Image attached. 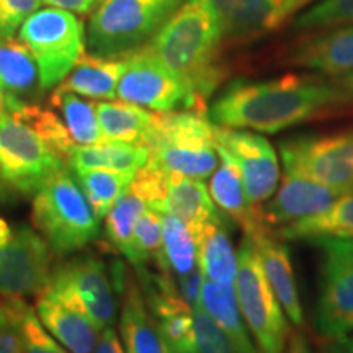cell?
Segmentation results:
<instances>
[{"label": "cell", "mask_w": 353, "mask_h": 353, "mask_svg": "<svg viewBox=\"0 0 353 353\" xmlns=\"http://www.w3.org/2000/svg\"><path fill=\"white\" fill-rule=\"evenodd\" d=\"M342 87L319 77L286 74L270 81H236L208 110L216 126L275 134L347 101Z\"/></svg>", "instance_id": "6da1fadb"}, {"label": "cell", "mask_w": 353, "mask_h": 353, "mask_svg": "<svg viewBox=\"0 0 353 353\" xmlns=\"http://www.w3.org/2000/svg\"><path fill=\"white\" fill-rule=\"evenodd\" d=\"M223 38L219 20L210 3L185 0L145 46L206 107V100L224 77L219 59Z\"/></svg>", "instance_id": "7a4b0ae2"}, {"label": "cell", "mask_w": 353, "mask_h": 353, "mask_svg": "<svg viewBox=\"0 0 353 353\" xmlns=\"http://www.w3.org/2000/svg\"><path fill=\"white\" fill-rule=\"evenodd\" d=\"M145 145L149 164L169 175L206 180L219 164L214 123L200 110L156 113Z\"/></svg>", "instance_id": "3957f363"}, {"label": "cell", "mask_w": 353, "mask_h": 353, "mask_svg": "<svg viewBox=\"0 0 353 353\" xmlns=\"http://www.w3.org/2000/svg\"><path fill=\"white\" fill-rule=\"evenodd\" d=\"M32 198L33 228L54 254L79 252L99 237L100 219L69 169L48 180Z\"/></svg>", "instance_id": "277c9868"}, {"label": "cell", "mask_w": 353, "mask_h": 353, "mask_svg": "<svg viewBox=\"0 0 353 353\" xmlns=\"http://www.w3.org/2000/svg\"><path fill=\"white\" fill-rule=\"evenodd\" d=\"M185 0H99L85 28L88 54L125 57L151 41Z\"/></svg>", "instance_id": "5b68a950"}, {"label": "cell", "mask_w": 353, "mask_h": 353, "mask_svg": "<svg viewBox=\"0 0 353 353\" xmlns=\"http://www.w3.org/2000/svg\"><path fill=\"white\" fill-rule=\"evenodd\" d=\"M234 291L242 319L259 352L285 353L290 342L288 317L265 276L252 239L247 236H244L237 250Z\"/></svg>", "instance_id": "8992f818"}, {"label": "cell", "mask_w": 353, "mask_h": 353, "mask_svg": "<svg viewBox=\"0 0 353 353\" xmlns=\"http://www.w3.org/2000/svg\"><path fill=\"white\" fill-rule=\"evenodd\" d=\"M19 39L37 61L44 90L59 85L85 54V28L63 8H38L23 21Z\"/></svg>", "instance_id": "52a82bcc"}, {"label": "cell", "mask_w": 353, "mask_h": 353, "mask_svg": "<svg viewBox=\"0 0 353 353\" xmlns=\"http://www.w3.org/2000/svg\"><path fill=\"white\" fill-rule=\"evenodd\" d=\"M0 167L15 195L33 196L48 180L69 169L68 161L19 117L0 121Z\"/></svg>", "instance_id": "ba28073f"}, {"label": "cell", "mask_w": 353, "mask_h": 353, "mask_svg": "<svg viewBox=\"0 0 353 353\" xmlns=\"http://www.w3.org/2000/svg\"><path fill=\"white\" fill-rule=\"evenodd\" d=\"M319 293L314 327L327 341L353 332V239L319 237Z\"/></svg>", "instance_id": "9c48e42d"}, {"label": "cell", "mask_w": 353, "mask_h": 353, "mask_svg": "<svg viewBox=\"0 0 353 353\" xmlns=\"http://www.w3.org/2000/svg\"><path fill=\"white\" fill-rule=\"evenodd\" d=\"M52 270V250L41 234L0 216V296H39Z\"/></svg>", "instance_id": "30bf717a"}, {"label": "cell", "mask_w": 353, "mask_h": 353, "mask_svg": "<svg viewBox=\"0 0 353 353\" xmlns=\"http://www.w3.org/2000/svg\"><path fill=\"white\" fill-rule=\"evenodd\" d=\"M117 97L154 113L179 110L206 112V107L196 99L192 88L162 64L148 46L125 56V69L118 82Z\"/></svg>", "instance_id": "8fae6325"}, {"label": "cell", "mask_w": 353, "mask_h": 353, "mask_svg": "<svg viewBox=\"0 0 353 353\" xmlns=\"http://www.w3.org/2000/svg\"><path fill=\"white\" fill-rule=\"evenodd\" d=\"M121 286L123 281L117 285L107 263L100 257L81 255L54 268L46 288L72 306L82 309L103 330L113 327L117 319V291H121Z\"/></svg>", "instance_id": "7c38bea8"}, {"label": "cell", "mask_w": 353, "mask_h": 353, "mask_svg": "<svg viewBox=\"0 0 353 353\" xmlns=\"http://www.w3.org/2000/svg\"><path fill=\"white\" fill-rule=\"evenodd\" d=\"M280 154L285 170L306 175L341 195L353 192V130L285 139Z\"/></svg>", "instance_id": "4fadbf2b"}, {"label": "cell", "mask_w": 353, "mask_h": 353, "mask_svg": "<svg viewBox=\"0 0 353 353\" xmlns=\"http://www.w3.org/2000/svg\"><path fill=\"white\" fill-rule=\"evenodd\" d=\"M214 143L237 165L247 196L254 205L260 206L275 193L280 182V161L270 141L255 131L214 125Z\"/></svg>", "instance_id": "5bb4252c"}, {"label": "cell", "mask_w": 353, "mask_h": 353, "mask_svg": "<svg viewBox=\"0 0 353 353\" xmlns=\"http://www.w3.org/2000/svg\"><path fill=\"white\" fill-rule=\"evenodd\" d=\"M167 185H169V174L148 164L132 176L131 183L105 216V237L110 245L125 257L130 250L132 231L139 216L148 208L162 213Z\"/></svg>", "instance_id": "9a60e30c"}, {"label": "cell", "mask_w": 353, "mask_h": 353, "mask_svg": "<svg viewBox=\"0 0 353 353\" xmlns=\"http://www.w3.org/2000/svg\"><path fill=\"white\" fill-rule=\"evenodd\" d=\"M143 290L149 311L174 353H196L193 307L180 296L170 275L152 273L139 268Z\"/></svg>", "instance_id": "2e32d148"}, {"label": "cell", "mask_w": 353, "mask_h": 353, "mask_svg": "<svg viewBox=\"0 0 353 353\" xmlns=\"http://www.w3.org/2000/svg\"><path fill=\"white\" fill-rule=\"evenodd\" d=\"M339 196L341 193L306 175L285 170L275 195L268 198L263 206L260 205V211L268 226L281 228L321 213Z\"/></svg>", "instance_id": "e0dca14e"}, {"label": "cell", "mask_w": 353, "mask_h": 353, "mask_svg": "<svg viewBox=\"0 0 353 353\" xmlns=\"http://www.w3.org/2000/svg\"><path fill=\"white\" fill-rule=\"evenodd\" d=\"M37 316L44 329L70 353H94L101 329L82 309L44 288L38 296Z\"/></svg>", "instance_id": "ac0fdd59"}, {"label": "cell", "mask_w": 353, "mask_h": 353, "mask_svg": "<svg viewBox=\"0 0 353 353\" xmlns=\"http://www.w3.org/2000/svg\"><path fill=\"white\" fill-rule=\"evenodd\" d=\"M224 37L254 38L275 30L291 15V0H206Z\"/></svg>", "instance_id": "d6986e66"}, {"label": "cell", "mask_w": 353, "mask_h": 353, "mask_svg": "<svg viewBox=\"0 0 353 353\" xmlns=\"http://www.w3.org/2000/svg\"><path fill=\"white\" fill-rule=\"evenodd\" d=\"M247 236V234H244ZM254 242L255 249L262 262V268L270 283L273 293L281 307H283L286 317L294 325L303 324V307L299 301L296 276H294L293 263H291L288 249L275 234H272V228H260L254 234H249Z\"/></svg>", "instance_id": "ffe728a7"}, {"label": "cell", "mask_w": 353, "mask_h": 353, "mask_svg": "<svg viewBox=\"0 0 353 353\" xmlns=\"http://www.w3.org/2000/svg\"><path fill=\"white\" fill-rule=\"evenodd\" d=\"M120 293V337L125 353H174L149 311L138 281L125 276Z\"/></svg>", "instance_id": "44dd1931"}, {"label": "cell", "mask_w": 353, "mask_h": 353, "mask_svg": "<svg viewBox=\"0 0 353 353\" xmlns=\"http://www.w3.org/2000/svg\"><path fill=\"white\" fill-rule=\"evenodd\" d=\"M218 149V148H216ZM219 164L210 176L208 192L221 213L244 229V234H254L260 228L268 226L263 221L260 206L247 196L241 172L226 152L218 149ZM270 228V226H268Z\"/></svg>", "instance_id": "7402d4cb"}, {"label": "cell", "mask_w": 353, "mask_h": 353, "mask_svg": "<svg viewBox=\"0 0 353 353\" xmlns=\"http://www.w3.org/2000/svg\"><path fill=\"white\" fill-rule=\"evenodd\" d=\"M293 63L330 77L353 72V25L330 28V32L303 43L294 51Z\"/></svg>", "instance_id": "603a6c76"}, {"label": "cell", "mask_w": 353, "mask_h": 353, "mask_svg": "<svg viewBox=\"0 0 353 353\" xmlns=\"http://www.w3.org/2000/svg\"><path fill=\"white\" fill-rule=\"evenodd\" d=\"M0 88L25 103H38L44 92L37 61L19 38L0 37Z\"/></svg>", "instance_id": "cb8c5ba5"}, {"label": "cell", "mask_w": 353, "mask_h": 353, "mask_svg": "<svg viewBox=\"0 0 353 353\" xmlns=\"http://www.w3.org/2000/svg\"><path fill=\"white\" fill-rule=\"evenodd\" d=\"M125 69V57L83 54L69 76L54 90L69 92L88 100L117 99V88Z\"/></svg>", "instance_id": "d4e9b609"}, {"label": "cell", "mask_w": 353, "mask_h": 353, "mask_svg": "<svg viewBox=\"0 0 353 353\" xmlns=\"http://www.w3.org/2000/svg\"><path fill=\"white\" fill-rule=\"evenodd\" d=\"M149 148L144 144L101 141L92 145H77L68 159L70 172L107 169L136 175L149 164Z\"/></svg>", "instance_id": "484cf974"}, {"label": "cell", "mask_w": 353, "mask_h": 353, "mask_svg": "<svg viewBox=\"0 0 353 353\" xmlns=\"http://www.w3.org/2000/svg\"><path fill=\"white\" fill-rule=\"evenodd\" d=\"M198 265L203 276L221 285H234L237 275V252L221 216L196 231Z\"/></svg>", "instance_id": "4316f807"}, {"label": "cell", "mask_w": 353, "mask_h": 353, "mask_svg": "<svg viewBox=\"0 0 353 353\" xmlns=\"http://www.w3.org/2000/svg\"><path fill=\"white\" fill-rule=\"evenodd\" d=\"M162 213L176 216L195 232L219 216L205 182L182 175H169Z\"/></svg>", "instance_id": "83f0119b"}, {"label": "cell", "mask_w": 353, "mask_h": 353, "mask_svg": "<svg viewBox=\"0 0 353 353\" xmlns=\"http://www.w3.org/2000/svg\"><path fill=\"white\" fill-rule=\"evenodd\" d=\"M281 241H314L319 237L353 239V192L343 193L324 211L281 226Z\"/></svg>", "instance_id": "f1b7e54d"}, {"label": "cell", "mask_w": 353, "mask_h": 353, "mask_svg": "<svg viewBox=\"0 0 353 353\" xmlns=\"http://www.w3.org/2000/svg\"><path fill=\"white\" fill-rule=\"evenodd\" d=\"M97 118L103 141L145 145L156 113L125 100H101L97 101Z\"/></svg>", "instance_id": "f546056e"}, {"label": "cell", "mask_w": 353, "mask_h": 353, "mask_svg": "<svg viewBox=\"0 0 353 353\" xmlns=\"http://www.w3.org/2000/svg\"><path fill=\"white\" fill-rule=\"evenodd\" d=\"M156 265L159 272L172 278L183 276L200 267L196 232L174 214L162 213V249Z\"/></svg>", "instance_id": "4dcf8cb0"}, {"label": "cell", "mask_w": 353, "mask_h": 353, "mask_svg": "<svg viewBox=\"0 0 353 353\" xmlns=\"http://www.w3.org/2000/svg\"><path fill=\"white\" fill-rule=\"evenodd\" d=\"M200 306L219 327H223L234 339L237 345L247 352L259 350L250 339L249 330L242 319L239 304H237L234 285H221L203 276Z\"/></svg>", "instance_id": "1f68e13d"}, {"label": "cell", "mask_w": 353, "mask_h": 353, "mask_svg": "<svg viewBox=\"0 0 353 353\" xmlns=\"http://www.w3.org/2000/svg\"><path fill=\"white\" fill-rule=\"evenodd\" d=\"M50 105L59 114L76 145H92L103 141L97 118L95 101L85 100L83 97L69 92L54 90Z\"/></svg>", "instance_id": "d6a6232c"}, {"label": "cell", "mask_w": 353, "mask_h": 353, "mask_svg": "<svg viewBox=\"0 0 353 353\" xmlns=\"http://www.w3.org/2000/svg\"><path fill=\"white\" fill-rule=\"evenodd\" d=\"M72 175L76 176L79 187H81L95 216L100 221L105 219L110 208L128 188L132 176H134L131 174L107 169L77 170L72 172Z\"/></svg>", "instance_id": "836d02e7"}, {"label": "cell", "mask_w": 353, "mask_h": 353, "mask_svg": "<svg viewBox=\"0 0 353 353\" xmlns=\"http://www.w3.org/2000/svg\"><path fill=\"white\" fill-rule=\"evenodd\" d=\"M162 249V213L148 208L136 221L126 259L132 267L144 268L149 262H157Z\"/></svg>", "instance_id": "e575fe53"}, {"label": "cell", "mask_w": 353, "mask_h": 353, "mask_svg": "<svg viewBox=\"0 0 353 353\" xmlns=\"http://www.w3.org/2000/svg\"><path fill=\"white\" fill-rule=\"evenodd\" d=\"M353 25V0H321L294 20V30H330Z\"/></svg>", "instance_id": "d590c367"}, {"label": "cell", "mask_w": 353, "mask_h": 353, "mask_svg": "<svg viewBox=\"0 0 353 353\" xmlns=\"http://www.w3.org/2000/svg\"><path fill=\"white\" fill-rule=\"evenodd\" d=\"M193 321L196 353H260L259 350L247 352L237 345L231 335L203 311L200 304L193 307Z\"/></svg>", "instance_id": "8d00e7d4"}, {"label": "cell", "mask_w": 353, "mask_h": 353, "mask_svg": "<svg viewBox=\"0 0 353 353\" xmlns=\"http://www.w3.org/2000/svg\"><path fill=\"white\" fill-rule=\"evenodd\" d=\"M26 306L23 298L0 299V353H23L21 317Z\"/></svg>", "instance_id": "74e56055"}, {"label": "cell", "mask_w": 353, "mask_h": 353, "mask_svg": "<svg viewBox=\"0 0 353 353\" xmlns=\"http://www.w3.org/2000/svg\"><path fill=\"white\" fill-rule=\"evenodd\" d=\"M21 343L23 353H70L44 329L37 311L26 306L21 317Z\"/></svg>", "instance_id": "f35d334b"}, {"label": "cell", "mask_w": 353, "mask_h": 353, "mask_svg": "<svg viewBox=\"0 0 353 353\" xmlns=\"http://www.w3.org/2000/svg\"><path fill=\"white\" fill-rule=\"evenodd\" d=\"M41 3V0H0V37H13Z\"/></svg>", "instance_id": "ab89813d"}, {"label": "cell", "mask_w": 353, "mask_h": 353, "mask_svg": "<svg viewBox=\"0 0 353 353\" xmlns=\"http://www.w3.org/2000/svg\"><path fill=\"white\" fill-rule=\"evenodd\" d=\"M176 286L179 294L188 303L190 306L195 307L200 303V293H201V283H203V273L201 268L196 267L195 270L187 273V275L172 278Z\"/></svg>", "instance_id": "60d3db41"}, {"label": "cell", "mask_w": 353, "mask_h": 353, "mask_svg": "<svg viewBox=\"0 0 353 353\" xmlns=\"http://www.w3.org/2000/svg\"><path fill=\"white\" fill-rule=\"evenodd\" d=\"M48 7L63 8V10L79 13V15H85L95 8L99 0H41Z\"/></svg>", "instance_id": "b9f144b4"}, {"label": "cell", "mask_w": 353, "mask_h": 353, "mask_svg": "<svg viewBox=\"0 0 353 353\" xmlns=\"http://www.w3.org/2000/svg\"><path fill=\"white\" fill-rule=\"evenodd\" d=\"M94 353H125L120 337H118L113 327H105L101 330Z\"/></svg>", "instance_id": "7bdbcfd3"}, {"label": "cell", "mask_w": 353, "mask_h": 353, "mask_svg": "<svg viewBox=\"0 0 353 353\" xmlns=\"http://www.w3.org/2000/svg\"><path fill=\"white\" fill-rule=\"evenodd\" d=\"M324 353H353V335L348 334L345 337L329 341L324 348Z\"/></svg>", "instance_id": "ee69618b"}, {"label": "cell", "mask_w": 353, "mask_h": 353, "mask_svg": "<svg viewBox=\"0 0 353 353\" xmlns=\"http://www.w3.org/2000/svg\"><path fill=\"white\" fill-rule=\"evenodd\" d=\"M285 353H311V348H309L306 339L301 334H296L290 339Z\"/></svg>", "instance_id": "f6af8a7d"}, {"label": "cell", "mask_w": 353, "mask_h": 353, "mask_svg": "<svg viewBox=\"0 0 353 353\" xmlns=\"http://www.w3.org/2000/svg\"><path fill=\"white\" fill-rule=\"evenodd\" d=\"M17 195L12 192V188L8 187V183L6 182V179H3V174H2V167H0V206L6 205L10 200H13Z\"/></svg>", "instance_id": "bcb514c9"}, {"label": "cell", "mask_w": 353, "mask_h": 353, "mask_svg": "<svg viewBox=\"0 0 353 353\" xmlns=\"http://www.w3.org/2000/svg\"><path fill=\"white\" fill-rule=\"evenodd\" d=\"M8 114H10V108H8V97L0 90V121H2L6 117H8Z\"/></svg>", "instance_id": "7dc6e473"}, {"label": "cell", "mask_w": 353, "mask_h": 353, "mask_svg": "<svg viewBox=\"0 0 353 353\" xmlns=\"http://www.w3.org/2000/svg\"><path fill=\"white\" fill-rule=\"evenodd\" d=\"M342 88L347 92L348 95L353 97V72L342 79Z\"/></svg>", "instance_id": "c3c4849f"}, {"label": "cell", "mask_w": 353, "mask_h": 353, "mask_svg": "<svg viewBox=\"0 0 353 353\" xmlns=\"http://www.w3.org/2000/svg\"><path fill=\"white\" fill-rule=\"evenodd\" d=\"M312 0H291V12H298L299 8L307 6V3H311Z\"/></svg>", "instance_id": "681fc988"}, {"label": "cell", "mask_w": 353, "mask_h": 353, "mask_svg": "<svg viewBox=\"0 0 353 353\" xmlns=\"http://www.w3.org/2000/svg\"><path fill=\"white\" fill-rule=\"evenodd\" d=\"M0 90H2V88H0Z\"/></svg>", "instance_id": "f907efd6"}, {"label": "cell", "mask_w": 353, "mask_h": 353, "mask_svg": "<svg viewBox=\"0 0 353 353\" xmlns=\"http://www.w3.org/2000/svg\"><path fill=\"white\" fill-rule=\"evenodd\" d=\"M311 353H312V352H311Z\"/></svg>", "instance_id": "816d5d0a"}]
</instances>
